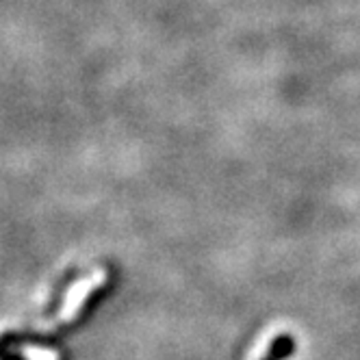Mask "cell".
<instances>
[{
  "label": "cell",
  "instance_id": "1",
  "mask_svg": "<svg viewBox=\"0 0 360 360\" xmlns=\"http://www.w3.org/2000/svg\"><path fill=\"white\" fill-rule=\"evenodd\" d=\"M105 282H107V269H102V267L100 269H94L89 276H85L81 280H76L74 285L68 289V295L63 300V306H61V311L57 313V317L50 319L39 330L41 332H53V330H57L61 326L72 323L76 317L81 315V311H83L85 302L89 300V295L96 293L102 285H105Z\"/></svg>",
  "mask_w": 360,
  "mask_h": 360
},
{
  "label": "cell",
  "instance_id": "2",
  "mask_svg": "<svg viewBox=\"0 0 360 360\" xmlns=\"http://www.w3.org/2000/svg\"><path fill=\"white\" fill-rule=\"evenodd\" d=\"M18 354L24 360H61V354L53 347H39V345H20Z\"/></svg>",
  "mask_w": 360,
  "mask_h": 360
}]
</instances>
